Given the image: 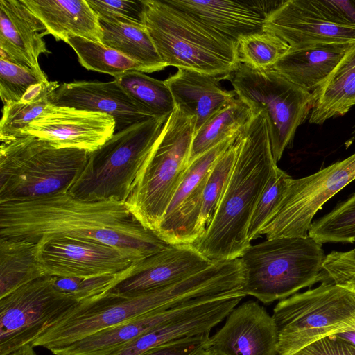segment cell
<instances>
[{"label": "cell", "mask_w": 355, "mask_h": 355, "mask_svg": "<svg viewBox=\"0 0 355 355\" xmlns=\"http://www.w3.org/2000/svg\"><path fill=\"white\" fill-rule=\"evenodd\" d=\"M211 355H278V333L272 315L257 301L235 307L212 336Z\"/></svg>", "instance_id": "e0dca14e"}, {"label": "cell", "mask_w": 355, "mask_h": 355, "mask_svg": "<svg viewBox=\"0 0 355 355\" xmlns=\"http://www.w3.org/2000/svg\"><path fill=\"white\" fill-rule=\"evenodd\" d=\"M48 81L37 72L0 58V96L3 104L19 101L33 87Z\"/></svg>", "instance_id": "f35d334b"}, {"label": "cell", "mask_w": 355, "mask_h": 355, "mask_svg": "<svg viewBox=\"0 0 355 355\" xmlns=\"http://www.w3.org/2000/svg\"><path fill=\"white\" fill-rule=\"evenodd\" d=\"M78 303L58 291L51 276L35 279L0 298V355L32 344Z\"/></svg>", "instance_id": "8fae6325"}, {"label": "cell", "mask_w": 355, "mask_h": 355, "mask_svg": "<svg viewBox=\"0 0 355 355\" xmlns=\"http://www.w3.org/2000/svg\"><path fill=\"white\" fill-rule=\"evenodd\" d=\"M290 49V46L275 34L261 32L241 38L236 45L239 63L259 69L272 68Z\"/></svg>", "instance_id": "d590c367"}, {"label": "cell", "mask_w": 355, "mask_h": 355, "mask_svg": "<svg viewBox=\"0 0 355 355\" xmlns=\"http://www.w3.org/2000/svg\"><path fill=\"white\" fill-rule=\"evenodd\" d=\"M209 333L180 338L143 355H211Z\"/></svg>", "instance_id": "7bdbcfd3"}, {"label": "cell", "mask_w": 355, "mask_h": 355, "mask_svg": "<svg viewBox=\"0 0 355 355\" xmlns=\"http://www.w3.org/2000/svg\"><path fill=\"white\" fill-rule=\"evenodd\" d=\"M89 155L78 148H59L31 135L1 143L0 202L68 191Z\"/></svg>", "instance_id": "277c9868"}, {"label": "cell", "mask_w": 355, "mask_h": 355, "mask_svg": "<svg viewBox=\"0 0 355 355\" xmlns=\"http://www.w3.org/2000/svg\"><path fill=\"white\" fill-rule=\"evenodd\" d=\"M43 23L46 34L67 42L70 35L101 42L103 31L87 0H22Z\"/></svg>", "instance_id": "d4e9b609"}, {"label": "cell", "mask_w": 355, "mask_h": 355, "mask_svg": "<svg viewBox=\"0 0 355 355\" xmlns=\"http://www.w3.org/2000/svg\"><path fill=\"white\" fill-rule=\"evenodd\" d=\"M355 140V125L352 128L351 135L347 141L345 142L346 147L349 146L352 142Z\"/></svg>", "instance_id": "7dc6e473"}, {"label": "cell", "mask_w": 355, "mask_h": 355, "mask_svg": "<svg viewBox=\"0 0 355 355\" xmlns=\"http://www.w3.org/2000/svg\"><path fill=\"white\" fill-rule=\"evenodd\" d=\"M115 128L114 119L106 114L50 104L21 137L31 135L59 148L92 153L114 135Z\"/></svg>", "instance_id": "2e32d148"}, {"label": "cell", "mask_w": 355, "mask_h": 355, "mask_svg": "<svg viewBox=\"0 0 355 355\" xmlns=\"http://www.w3.org/2000/svg\"><path fill=\"white\" fill-rule=\"evenodd\" d=\"M0 237L36 243L63 237L97 241L134 262L168 244L141 224L123 202L86 200L69 192L0 202Z\"/></svg>", "instance_id": "6da1fadb"}, {"label": "cell", "mask_w": 355, "mask_h": 355, "mask_svg": "<svg viewBox=\"0 0 355 355\" xmlns=\"http://www.w3.org/2000/svg\"><path fill=\"white\" fill-rule=\"evenodd\" d=\"M245 296L242 290L214 295L195 311L145 332L107 355H143L174 340L210 332Z\"/></svg>", "instance_id": "d6986e66"}, {"label": "cell", "mask_w": 355, "mask_h": 355, "mask_svg": "<svg viewBox=\"0 0 355 355\" xmlns=\"http://www.w3.org/2000/svg\"><path fill=\"white\" fill-rule=\"evenodd\" d=\"M216 293V281L207 269L139 295H124L110 291L95 299L79 302L31 345L43 347L52 352L104 329Z\"/></svg>", "instance_id": "3957f363"}, {"label": "cell", "mask_w": 355, "mask_h": 355, "mask_svg": "<svg viewBox=\"0 0 355 355\" xmlns=\"http://www.w3.org/2000/svg\"><path fill=\"white\" fill-rule=\"evenodd\" d=\"M312 94L315 103L309 118L311 124L344 116L355 105V44Z\"/></svg>", "instance_id": "4316f807"}, {"label": "cell", "mask_w": 355, "mask_h": 355, "mask_svg": "<svg viewBox=\"0 0 355 355\" xmlns=\"http://www.w3.org/2000/svg\"><path fill=\"white\" fill-rule=\"evenodd\" d=\"M293 355H355V346L331 335L315 340Z\"/></svg>", "instance_id": "ee69618b"}, {"label": "cell", "mask_w": 355, "mask_h": 355, "mask_svg": "<svg viewBox=\"0 0 355 355\" xmlns=\"http://www.w3.org/2000/svg\"><path fill=\"white\" fill-rule=\"evenodd\" d=\"M239 133L217 159L207 177L199 223L200 237L210 224L230 180L237 155Z\"/></svg>", "instance_id": "836d02e7"}, {"label": "cell", "mask_w": 355, "mask_h": 355, "mask_svg": "<svg viewBox=\"0 0 355 355\" xmlns=\"http://www.w3.org/2000/svg\"><path fill=\"white\" fill-rule=\"evenodd\" d=\"M135 262L119 273L85 277L51 276L53 286L60 292L78 302L98 297L110 292L133 270Z\"/></svg>", "instance_id": "8d00e7d4"}, {"label": "cell", "mask_w": 355, "mask_h": 355, "mask_svg": "<svg viewBox=\"0 0 355 355\" xmlns=\"http://www.w3.org/2000/svg\"><path fill=\"white\" fill-rule=\"evenodd\" d=\"M44 276L38 243L0 237V298Z\"/></svg>", "instance_id": "83f0119b"}, {"label": "cell", "mask_w": 355, "mask_h": 355, "mask_svg": "<svg viewBox=\"0 0 355 355\" xmlns=\"http://www.w3.org/2000/svg\"><path fill=\"white\" fill-rule=\"evenodd\" d=\"M213 261L191 244H168L137 261L131 274L110 291L136 295L154 291L193 275L207 268Z\"/></svg>", "instance_id": "ac0fdd59"}, {"label": "cell", "mask_w": 355, "mask_h": 355, "mask_svg": "<svg viewBox=\"0 0 355 355\" xmlns=\"http://www.w3.org/2000/svg\"><path fill=\"white\" fill-rule=\"evenodd\" d=\"M99 21L103 31V44L142 64L149 73L167 67L159 57L144 24Z\"/></svg>", "instance_id": "f1b7e54d"}, {"label": "cell", "mask_w": 355, "mask_h": 355, "mask_svg": "<svg viewBox=\"0 0 355 355\" xmlns=\"http://www.w3.org/2000/svg\"><path fill=\"white\" fill-rule=\"evenodd\" d=\"M60 86L56 81H46L30 89L22 98L5 104L0 121L1 142L21 137L29 124L51 104V94Z\"/></svg>", "instance_id": "4dcf8cb0"}, {"label": "cell", "mask_w": 355, "mask_h": 355, "mask_svg": "<svg viewBox=\"0 0 355 355\" xmlns=\"http://www.w3.org/2000/svg\"><path fill=\"white\" fill-rule=\"evenodd\" d=\"M249 107L239 98L209 119L194 134L189 164L244 128L253 117Z\"/></svg>", "instance_id": "f546056e"}, {"label": "cell", "mask_w": 355, "mask_h": 355, "mask_svg": "<svg viewBox=\"0 0 355 355\" xmlns=\"http://www.w3.org/2000/svg\"><path fill=\"white\" fill-rule=\"evenodd\" d=\"M322 272L323 281L355 291V259L346 252L333 251L326 255Z\"/></svg>", "instance_id": "b9f144b4"}, {"label": "cell", "mask_w": 355, "mask_h": 355, "mask_svg": "<svg viewBox=\"0 0 355 355\" xmlns=\"http://www.w3.org/2000/svg\"><path fill=\"white\" fill-rule=\"evenodd\" d=\"M38 245L46 276L113 275L127 270L135 263L119 249L90 239L63 237Z\"/></svg>", "instance_id": "9a60e30c"}, {"label": "cell", "mask_w": 355, "mask_h": 355, "mask_svg": "<svg viewBox=\"0 0 355 355\" xmlns=\"http://www.w3.org/2000/svg\"><path fill=\"white\" fill-rule=\"evenodd\" d=\"M43 23L22 0H0V58L42 72L38 58L49 53Z\"/></svg>", "instance_id": "7402d4cb"}, {"label": "cell", "mask_w": 355, "mask_h": 355, "mask_svg": "<svg viewBox=\"0 0 355 355\" xmlns=\"http://www.w3.org/2000/svg\"><path fill=\"white\" fill-rule=\"evenodd\" d=\"M214 295L198 297L171 308L150 312L97 331L52 353L55 355H107L145 332L195 311Z\"/></svg>", "instance_id": "603a6c76"}, {"label": "cell", "mask_w": 355, "mask_h": 355, "mask_svg": "<svg viewBox=\"0 0 355 355\" xmlns=\"http://www.w3.org/2000/svg\"><path fill=\"white\" fill-rule=\"evenodd\" d=\"M51 104L106 114L114 119L115 132L152 119L116 82L64 83L51 94Z\"/></svg>", "instance_id": "ffe728a7"}, {"label": "cell", "mask_w": 355, "mask_h": 355, "mask_svg": "<svg viewBox=\"0 0 355 355\" xmlns=\"http://www.w3.org/2000/svg\"><path fill=\"white\" fill-rule=\"evenodd\" d=\"M76 52L80 64L87 70L112 76L129 71L149 73L142 64L101 42L70 35L67 42Z\"/></svg>", "instance_id": "d6a6232c"}, {"label": "cell", "mask_w": 355, "mask_h": 355, "mask_svg": "<svg viewBox=\"0 0 355 355\" xmlns=\"http://www.w3.org/2000/svg\"><path fill=\"white\" fill-rule=\"evenodd\" d=\"M272 316L278 333V355H293L355 322V291L324 280L316 288L280 300Z\"/></svg>", "instance_id": "30bf717a"}, {"label": "cell", "mask_w": 355, "mask_h": 355, "mask_svg": "<svg viewBox=\"0 0 355 355\" xmlns=\"http://www.w3.org/2000/svg\"><path fill=\"white\" fill-rule=\"evenodd\" d=\"M308 235L320 244L355 242V192L313 221Z\"/></svg>", "instance_id": "e575fe53"}, {"label": "cell", "mask_w": 355, "mask_h": 355, "mask_svg": "<svg viewBox=\"0 0 355 355\" xmlns=\"http://www.w3.org/2000/svg\"><path fill=\"white\" fill-rule=\"evenodd\" d=\"M305 7L327 21L355 28V0H300Z\"/></svg>", "instance_id": "60d3db41"}, {"label": "cell", "mask_w": 355, "mask_h": 355, "mask_svg": "<svg viewBox=\"0 0 355 355\" xmlns=\"http://www.w3.org/2000/svg\"><path fill=\"white\" fill-rule=\"evenodd\" d=\"M114 80L141 110L153 118L168 119L175 107L164 80L137 71L121 74Z\"/></svg>", "instance_id": "1f68e13d"}, {"label": "cell", "mask_w": 355, "mask_h": 355, "mask_svg": "<svg viewBox=\"0 0 355 355\" xmlns=\"http://www.w3.org/2000/svg\"><path fill=\"white\" fill-rule=\"evenodd\" d=\"M236 48L248 35L263 32L265 23L284 1L164 0Z\"/></svg>", "instance_id": "5bb4252c"}, {"label": "cell", "mask_w": 355, "mask_h": 355, "mask_svg": "<svg viewBox=\"0 0 355 355\" xmlns=\"http://www.w3.org/2000/svg\"><path fill=\"white\" fill-rule=\"evenodd\" d=\"M354 180L355 153L310 175L292 178L260 235H266V239L308 236L315 214Z\"/></svg>", "instance_id": "7c38bea8"}, {"label": "cell", "mask_w": 355, "mask_h": 355, "mask_svg": "<svg viewBox=\"0 0 355 355\" xmlns=\"http://www.w3.org/2000/svg\"><path fill=\"white\" fill-rule=\"evenodd\" d=\"M220 76L178 69L164 80L175 107L195 121V132L214 114L235 99V92L224 89Z\"/></svg>", "instance_id": "cb8c5ba5"}, {"label": "cell", "mask_w": 355, "mask_h": 355, "mask_svg": "<svg viewBox=\"0 0 355 355\" xmlns=\"http://www.w3.org/2000/svg\"><path fill=\"white\" fill-rule=\"evenodd\" d=\"M239 132L189 164L159 225L155 231L167 244H193L200 239L199 223L207 177L217 159Z\"/></svg>", "instance_id": "4fadbf2b"}, {"label": "cell", "mask_w": 355, "mask_h": 355, "mask_svg": "<svg viewBox=\"0 0 355 355\" xmlns=\"http://www.w3.org/2000/svg\"><path fill=\"white\" fill-rule=\"evenodd\" d=\"M168 119L152 118L114 135L90 153L67 192L86 200L125 202L150 158Z\"/></svg>", "instance_id": "8992f818"}, {"label": "cell", "mask_w": 355, "mask_h": 355, "mask_svg": "<svg viewBox=\"0 0 355 355\" xmlns=\"http://www.w3.org/2000/svg\"><path fill=\"white\" fill-rule=\"evenodd\" d=\"M194 134V119L175 107L124 202L135 218L154 232L189 166Z\"/></svg>", "instance_id": "ba28073f"}, {"label": "cell", "mask_w": 355, "mask_h": 355, "mask_svg": "<svg viewBox=\"0 0 355 355\" xmlns=\"http://www.w3.org/2000/svg\"><path fill=\"white\" fill-rule=\"evenodd\" d=\"M7 355H37L31 344H28Z\"/></svg>", "instance_id": "f6af8a7d"}, {"label": "cell", "mask_w": 355, "mask_h": 355, "mask_svg": "<svg viewBox=\"0 0 355 355\" xmlns=\"http://www.w3.org/2000/svg\"><path fill=\"white\" fill-rule=\"evenodd\" d=\"M346 252L349 257L355 259V248L349 251H347Z\"/></svg>", "instance_id": "681fc988"}, {"label": "cell", "mask_w": 355, "mask_h": 355, "mask_svg": "<svg viewBox=\"0 0 355 355\" xmlns=\"http://www.w3.org/2000/svg\"><path fill=\"white\" fill-rule=\"evenodd\" d=\"M99 21L125 24H144L143 0H87Z\"/></svg>", "instance_id": "ab89813d"}, {"label": "cell", "mask_w": 355, "mask_h": 355, "mask_svg": "<svg viewBox=\"0 0 355 355\" xmlns=\"http://www.w3.org/2000/svg\"><path fill=\"white\" fill-rule=\"evenodd\" d=\"M311 236H286L250 245L240 257L242 291L265 304L284 300L324 280L326 254Z\"/></svg>", "instance_id": "5b68a950"}, {"label": "cell", "mask_w": 355, "mask_h": 355, "mask_svg": "<svg viewBox=\"0 0 355 355\" xmlns=\"http://www.w3.org/2000/svg\"><path fill=\"white\" fill-rule=\"evenodd\" d=\"M221 79L231 83L237 97L253 115L265 116L277 162L292 144L297 128L309 118L315 103L312 93L273 68L259 69L242 63Z\"/></svg>", "instance_id": "9c48e42d"}, {"label": "cell", "mask_w": 355, "mask_h": 355, "mask_svg": "<svg viewBox=\"0 0 355 355\" xmlns=\"http://www.w3.org/2000/svg\"><path fill=\"white\" fill-rule=\"evenodd\" d=\"M144 24L162 62L220 76L239 64L236 48L164 0H143Z\"/></svg>", "instance_id": "52a82bcc"}, {"label": "cell", "mask_w": 355, "mask_h": 355, "mask_svg": "<svg viewBox=\"0 0 355 355\" xmlns=\"http://www.w3.org/2000/svg\"><path fill=\"white\" fill-rule=\"evenodd\" d=\"M292 178L277 166L268 179L252 212L248 230L251 242L260 237L263 226L271 218L283 199Z\"/></svg>", "instance_id": "74e56055"}, {"label": "cell", "mask_w": 355, "mask_h": 355, "mask_svg": "<svg viewBox=\"0 0 355 355\" xmlns=\"http://www.w3.org/2000/svg\"><path fill=\"white\" fill-rule=\"evenodd\" d=\"M354 43L318 44L292 49L272 68L313 93L327 79Z\"/></svg>", "instance_id": "484cf974"}, {"label": "cell", "mask_w": 355, "mask_h": 355, "mask_svg": "<svg viewBox=\"0 0 355 355\" xmlns=\"http://www.w3.org/2000/svg\"><path fill=\"white\" fill-rule=\"evenodd\" d=\"M263 30L277 35L292 49L318 44L355 42V28L329 23L300 0L284 1L268 16Z\"/></svg>", "instance_id": "44dd1931"}, {"label": "cell", "mask_w": 355, "mask_h": 355, "mask_svg": "<svg viewBox=\"0 0 355 355\" xmlns=\"http://www.w3.org/2000/svg\"><path fill=\"white\" fill-rule=\"evenodd\" d=\"M334 336L355 346V330L338 333Z\"/></svg>", "instance_id": "bcb514c9"}, {"label": "cell", "mask_w": 355, "mask_h": 355, "mask_svg": "<svg viewBox=\"0 0 355 355\" xmlns=\"http://www.w3.org/2000/svg\"><path fill=\"white\" fill-rule=\"evenodd\" d=\"M355 330V322L342 329L338 333Z\"/></svg>", "instance_id": "c3c4849f"}, {"label": "cell", "mask_w": 355, "mask_h": 355, "mask_svg": "<svg viewBox=\"0 0 355 355\" xmlns=\"http://www.w3.org/2000/svg\"><path fill=\"white\" fill-rule=\"evenodd\" d=\"M277 166L265 116L254 114L240 131L234 166L218 209L202 236L191 244L211 261L240 258L251 243L249 223L266 184Z\"/></svg>", "instance_id": "7a4b0ae2"}]
</instances>
